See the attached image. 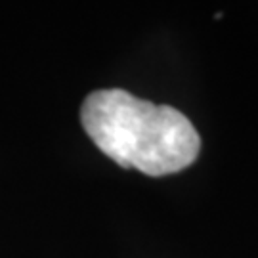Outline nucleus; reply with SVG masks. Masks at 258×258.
<instances>
[{
  "instance_id": "f257e3e1",
  "label": "nucleus",
  "mask_w": 258,
  "mask_h": 258,
  "mask_svg": "<svg viewBox=\"0 0 258 258\" xmlns=\"http://www.w3.org/2000/svg\"><path fill=\"white\" fill-rule=\"evenodd\" d=\"M81 120L102 153L122 168H136L148 176L180 172L201 151V138L182 111L120 88L90 94Z\"/></svg>"
}]
</instances>
